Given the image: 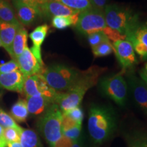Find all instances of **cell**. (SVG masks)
Returning a JSON list of instances; mask_svg holds the SVG:
<instances>
[{
	"label": "cell",
	"instance_id": "7c38bea8",
	"mask_svg": "<svg viewBox=\"0 0 147 147\" xmlns=\"http://www.w3.org/2000/svg\"><path fill=\"white\" fill-rule=\"evenodd\" d=\"M12 5L15 10L16 18L21 25L30 26L38 18H42L40 8L17 1H12Z\"/></svg>",
	"mask_w": 147,
	"mask_h": 147
},
{
	"label": "cell",
	"instance_id": "44dd1931",
	"mask_svg": "<svg viewBox=\"0 0 147 147\" xmlns=\"http://www.w3.org/2000/svg\"><path fill=\"white\" fill-rule=\"evenodd\" d=\"M0 21L12 24H21L16 18L15 10L10 0H0Z\"/></svg>",
	"mask_w": 147,
	"mask_h": 147
},
{
	"label": "cell",
	"instance_id": "74e56055",
	"mask_svg": "<svg viewBox=\"0 0 147 147\" xmlns=\"http://www.w3.org/2000/svg\"><path fill=\"white\" fill-rule=\"evenodd\" d=\"M0 147H7V142L3 136V127L0 125Z\"/></svg>",
	"mask_w": 147,
	"mask_h": 147
},
{
	"label": "cell",
	"instance_id": "cb8c5ba5",
	"mask_svg": "<svg viewBox=\"0 0 147 147\" xmlns=\"http://www.w3.org/2000/svg\"><path fill=\"white\" fill-rule=\"evenodd\" d=\"M73 10L83 12L92 8L91 2L88 0H57Z\"/></svg>",
	"mask_w": 147,
	"mask_h": 147
},
{
	"label": "cell",
	"instance_id": "5b68a950",
	"mask_svg": "<svg viewBox=\"0 0 147 147\" xmlns=\"http://www.w3.org/2000/svg\"><path fill=\"white\" fill-rule=\"evenodd\" d=\"M62 111L56 104H52L38 121V127L51 147L63 136L61 129Z\"/></svg>",
	"mask_w": 147,
	"mask_h": 147
},
{
	"label": "cell",
	"instance_id": "f546056e",
	"mask_svg": "<svg viewBox=\"0 0 147 147\" xmlns=\"http://www.w3.org/2000/svg\"><path fill=\"white\" fill-rule=\"evenodd\" d=\"M82 130V123L77 124L76 126L69 129L67 131H63V135L72 140L73 141H76L80 138V134Z\"/></svg>",
	"mask_w": 147,
	"mask_h": 147
},
{
	"label": "cell",
	"instance_id": "b9f144b4",
	"mask_svg": "<svg viewBox=\"0 0 147 147\" xmlns=\"http://www.w3.org/2000/svg\"><path fill=\"white\" fill-rule=\"evenodd\" d=\"M3 89L0 87V101H1V98L3 97Z\"/></svg>",
	"mask_w": 147,
	"mask_h": 147
},
{
	"label": "cell",
	"instance_id": "484cf974",
	"mask_svg": "<svg viewBox=\"0 0 147 147\" xmlns=\"http://www.w3.org/2000/svg\"><path fill=\"white\" fill-rule=\"evenodd\" d=\"M0 125L2 126L3 128L12 127L20 129L21 127L16 123L10 115H9L1 108H0Z\"/></svg>",
	"mask_w": 147,
	"mask_h": 147
},
{
	"label": "cell",
	"instance_id": "f35d334b",
	"mask_svg": "<svg viewBox=\"0 0 147 147\" xmlns=\"http://www.w3.org/2000/svg\"><path fill=\"white\" fill-rule=\"evenodd\" d=\"M72 147H86L85 145L84 144L83 140L81 138L75 141L74 144Z\"/></svg>",
	"mask_w": 147,
	"mask_h": 147
},
{
	"label": "cell",
	"instance_id": "6da1fadb",
	"mask_svg": "<svg viewBox=\"0 0 147 147\" xmlns=\"http://www.w3.org/2000/svg\"><path fill=\"white\" fill-rule=\"evenodd\" d=\"M104 70V68L93 66L87 70L81 71L80 78L74 87L65 93H57L55 104H57L62 113H65L78 107L85 93L97 83L99 77Z\"/></svg>",
	"mask_w": 147,
	"mask_h": 147
},
{
	"label": "cell",
	"instance_id": "ee69618b",
	"mask_svg": "<svg viewBox=\"0 0 147 147\" xmlns=\"http://www.w3.org/2000/svg\"><path fill=\"white\" fill-rule=\"evenodd\" d=\"M2 47V43H1V40H0V47Z\"/></svg>",
	"mask_w": 147,
	"mask_h": 147
},
{
	"label": "cell",
	"instance_id": "83f0119b",
	"mask_svg": "<svg viewBox=\"0 0 147 147\" xmlns=\"http://www.w3.org/2000/svg\"><path fill=\"white\" fill-rule=\"evenodd\" d=\"M108 40V38L106 35L103 33V32H98L93 33L90 35H88V41L90 46H91L92 50L94 49L95 47L100 45V44L103 43L104 42Z\"/></svg>",
	"mask_w": 147,
	"mask_h": 147
},
{
	"label": "cell",
	"instance_id": "7402d4cb",
	"mask_svg": "<svg viewBox=\"0 0 147 147\" xmlns=\"http://www.w3.org/2000/svg\"><path fill=\"white\" fill-rule=\"evenodd\" d=\"M19 142L22 147H42L38 134L30 129L22 127Z\"/></svg>",
	"mask_w": 147,
	"mask_h": 147
},
{
	"label": "cell",
	"instance_id": "603a6c76",
	"mask_svg": "<svg viewBox=\"0 0 147 147\" xmlns=\"http://www.w3.org/2000/svg\"><path fill=\"white\" fill-rule=\"evenodd\" d=\"M80 12L67 16H55L52 18V26L55 29H64L71 26H75L78 22Z\"/></svg>",
	"mask_w": 147,
	"mask_h": 147
},
{
	"label": "cell",
	"instance_id": "277c9868",
	"mask_svg": "<svg viewBox=\"0 0 147 147\" xmlns=\"http://www.w3.org/2000/svg\"><path fill=\"white\" fill-rule=\"evenodd\" d=\"M106 25L127 37L140 24L138 15L127 7L106 5L104 9Z\"/></svg>",
	"mask_w": 147,
	"mask_h": 147
},
{
	"label": "cell",
	"instance_id": "e0dca14e",
	"mask_svg": "<svg viewBox=\"0 0 147 147\" xmlns=\"http://www.w3.org/2000/svg\"><path fill=\"white\" fill-rule=\"evenodd\" d=\"M21 24H12L0 21V40L10 56H12V45L16 33L21 26Z\"/></svg>",
	"mask_w": 147,
	"mask_h": 147
},
{
	"label": "cell",
	"instance_id": "4fadbf2b",
	"mask_svg": "<svg viewBox=\"0 0 147 147\" xmlns=\"http://www.w3.org/2000/svg\"><path fill=\"white\" fill-rule=\"evenodd\" d=\"M129 85L135 102L144 111L147 113V87L143 80L134 74L128 77Z\"/></svg>",
	"mask_w": 147,
	"mask_h": 147
},
{
	"label": "cell",
	"instance_id": "ba28073f",
	"mask_svg": "<svg viewBox=\"0 0 147 147\" xmlns=\"http://www.w3.org/2000/svg\"><path fill=\"white\" fill-rule=\"evenodd\" d=\"M23 93L26 97L45 95L54 101L57 92L48 85L42 74H35L25 78Z\"/></svg>",
	"mask_w": 147,
	"mask_h": 147
},
{
	"label": "cell",
	"instance_id": "ab89813d",
	"mask_svg": "<svg viewBox=\"0 0 147 147\" xmlns=\"http://www.w3.org/2000/svg\"><path fill=\"white\" fill-rule=\"evenodd\" d=\"M140 76L147 87V74L144 71V69L140 71Z\"/></svg>",
	"mask_w": 147,
	"mask_h": 147
},
{
	"label": "cell",
	"instance_id": "bcb514c9",
	"mask_svg": "<svg viewBox=\"0 0 147 147\" xmlns=\"http://www.w3.org/2000/svg\"><path fill=\"white\" fill-rule=\"evenodd\" d=\"M88 1H89L90 2H91V1H92V0H88Z\"/></svg>",
	"mask_w": 147,
	"mask_h": 147
},
{
	"label": "cell",
	"instance_id": "8fae6325",
	"mask_svg": "<svg viewBox=\"0 0 147 147\" xmlns=\"http://www.w3.org/2000/svg\"><path fill=\"white\" fill-rule=\"evenodd\" d=\"M16 61L18 63L19 70L23 73L25 78L35 74H41L44 69L43 66L40 65L28 47Z\"/></svg>",
	"mask_w": 147,
	"mask_h": 147
},
{
	"label": "cell",
	"instance_id": "d6986e66",
	"mask_svg": "<svg viewBox=\"0 0 147 147\" xmlns=\"http://www.w3.org/2000/svg\"><path fill=\"white\" fill-rule=\"evenodd\" d=\"M27 38H28L27 31L23 25H21L16 33L12 42V56H11L12 59L16 60V59L27 47Z\"/></svg>",
	"mask_w": 147,
	"mask_h": 147
},
{
	"label": "cell",
	"instance_id": "9a60e30c",
	"mask_svg": "<svg viewBox=\"0 0 147 147\" xmlns=\"http://www.w3.org/2000/svg\"><path fill=\"white\" fill-rule=\"evenodd\" d=\"M25 76L19 69L0 74V87L10 91L23 93Z\"/></svg>",
	"mask_w": 147,
	"mask_h": 147
},
{
	"label": "cell",
	"instance_id": "e575fe53",
	"mask_svg": "<svg viewBox=\"0 0 147 147\" xmlns=\"http://www.w3.org/2000/svg\"><path fill=\"white\" fill-rule=\"evenodd\" d=\"M12 1H17L20 2L25 3V4L32 5L36 8H40L44 3L47 2V0H12Z\"/></svg>",
	"mask_w": 147,
	"mask_h": 147
},
{
	"label": "cell",
	"instance_id": "836d02e7",
	"mask_svg": "<svg viewBox=\"0 0 147 147\" xmlns=\"http://www.w3.org/2000/svg\"><path fill=\"white\" fill-rule=\"evenodd\" d=\"M74 142L72 140L63 135L57 142L53 145V147H72Z\"/></svg>",
	"mask_w": 147,
	"mask_h": 147
},
{
	"label": "cell",
	"instance_id": "ac0fdd59",
	"mask_svg": "<svg viewBox=\"0 0 147 147\" xmlns=\"http://www.w3.org/2000/svg\"><path fill=\"white\" fill-rule=\"evenodd\" d=\"M27 108L29 114L33 115H38L44 113L54 101L45 95H37L27 97Z\"/></svg>",
	"mask_w": 147,
	"mask_h": 147
},
{
	"label": "cell",
	"instance_id": "8d00e7d4",
	"mask_svg": "<svg viewBox=\"0 0 147 147\" xmlns=\"http://www.w3.org/2000/svg\"><path fill=\"white\" fill-rule=\"evenodd\" d=\"M130 147H147V138H139L132 142Z\"/></svg>",
	"mask_w": 147,
	"mask_h": 147
},
{
	"label": "cell",
	"instance_id": "60d3db41",
	"mask_svg": "<svg viewBox=\"0 0 147 147\" xmlns=\"http://www.w3.org/2000/svg\"><path fill=\"white\" fill-rule=\"evenodd\" d=\"M7 147H22L20 142H16L12 143H9L7 144Z\"/></svg>",
	"mask_w": 147,
	"mask_h": 147
},
{
	"label": "cell",
	"instance_id": "8992f818",
	"mask_svg": "<svg viewBox=\"0 0 147 147\" xmlns=\"http://www.w3.org/2000/svg\"><path fill=\"white\" fill-rule=\"evenodd\" d=\"M125 69L113 76L106 77L100 82V91L119 106H124L127 96L128 87L123 74Z\"/></svg>",
	"mask_w": 147,
	"mask_h": 147
},
{
	"label": "cell",
	"instance_id": "7a4b0ae2",
	"mask_svg": "<svg viewBox=\"0 0 147 147\" xmlns=\"http://www.w3.org/2000/svg\"><path fill=\"white\" fill-rule=\"evenodd\" d=\"M115 115L110 108L95 105L90 108L88 130L95 143L102 144L106 142L115 131Z\"/></svg>",
	"mask_w": 147,
	"mask_h": 147
},
{
	"label": "cell",
	"instance_id": "5bb4252c",
	"mask_svg": "<svg viewBox=\"0 0 147 147\" xmlns=\"http://www.w3.org/2000/svg\"><path fill=\"white\" fill-rule=\"evenodd\" d=\"M42 18H50L55 16H67L75 14L79 11L73 10L57 1H49L40 8Z\"/></svg>",
	"mask_w": 147,
	"mask_h": 147
},
{
	"label": "cell",
	"instance_id": "ffe728a7",
	"mask_svg": "<svg viewBox=\"0 0 147 147\" xmlns=\"http://www.w3.org/2000/svg\"><path fill=\"white\" fill-rule=\"evenodd\" d=\"M29 114L26 100L24 99H18L11 107L10 115L16 122H25Z\"/></svg>",
	"mask_w": 147,
	"mask_h": 147
},
{
	"label": "cell",
	"instance_id": "f6af8a7d",
	"mask_svg": "<svg viewBox=\"0 0 147 147\" xmlns=\"http://www.w3.org/2000/svg\"><path fill=\"white\" fill-rule=\"evenodd\" d=\"M48 1H57V0H47Z\"/></svg>",
	"mask_w": 147,
	"mask_h": 147
},
{
	"label": "cell",
	"instance_id": "4316f807",
	"mask_svg": "<svg viewBox=\"0 0 147 147\" xmlns=\"http://www.w3.org/2000/svg\"><path fill=\"white\" fill-rule=\"evenodd\" d=\"M21 129L22 127L20 129L12 127L3 128V136L6 141L7 144L9 143L19 142Z\"/></svg>",
	"mask_w": 147,
	"mask_h": 147
},
{
	"label": "cell",
	"instance_id": "4dcf8cb0",
	"mask_svg": "<svg viewBox=\"0 0 147 147\" xmlns=\"http://www.w3.org/2000/svg\"><path fill=\"white\" fill-rule=\"evenodd\" d=\"M19 69L17 61L14 59H12L5 63L0 65V74L12 72Z\"/></svg>",
	"mask_w": 147,
	"mask_h": 147
},
{
	"label": "cell",
	"instance_id": "1f68e13d",
	"mask_svg": "<svg viewBox=\"0 0 147 147\" xmlns=\"http://www.w3.org/2000/svg\"><path fill=\"white\" fill-rule=\"evenodd\" d=\"M63 113H65L67 115H68L70 118L76 121L77 123H82L84 118L83 111H82V108L80 106H78V107L74 108L72 110H70L69 111Z\"/></svg>",
	"mask_w": 147,
	"mask_h": 147
},
{
	"label": "cell",
	"instance_id": "d6a6232c",
	"mask_svg": "<svg viewBox=\"0 0 147 147\" xmlns=\"http://www.w3.org/2000/svg\"><path fill=\"white\" fill-rule=\"evenodd\" d=\"M82 123H77L76 121L73 120L70 118L68 115H67L65 113H62V121H61V129L62 133L63 131H67L69 129L72 128L73 127L76 126L77 124Z\"/></svg>",
	"mask_w": 147,
	"mask_h": 147
},
{
	"label": "cell",
	"instance_id": "f1b7e54d",
	"mask_svg": "<svg viewBox=\"0 0 147 147\" xmlns=\"http://www.w3.org/2000/svg\"><path fill=\"white\" fill-rule=\"evenodd\" d=\"M103 33L106 35V36L107 37L108 39L110 40V41L115 42L119 40H126V36L124 35H122L120 34L119 32H117V30L110 28V27L106 26L105 28L102 30Z\"/></svg>",
	"mask_w": 147,
	"mask_h": 147
},
{
	"label": "cell",
	"instance_id": "9c48e42d",
	"mask_svg": "<svg viewBox=\"0 0 147 147\" xmlns=\"http://www.w3.org/2000/svg\"><path fill=\"white\" fill-rule=\"evenodd\" d=\"M113 51L123 69L129 68L138 63L132 44L128 40H119L113 44Z\"/></svg>",
	"mask_w": 147,
	"mask_h": 147
},
{
	"label": "cell",
	"instance_id": "7bdbcfd3",
	"mask_svg": "<svg viewBox=\"0 0 147 147\" xmlns=\"http://www.w3.org/2000/svg\"><path fill=\"white\" fill-rule=\"evenodd\" d=\"M144 71H145V72H146V74H147V63L145 64V65H144Z\"/></svg>",
	"mask_w": 147,
	"mask_h": 147
},
{
	"label": "cell",
	"instance_id": "d4e9b609",
	"mask_svg": "<svg viewBox=\"0 0 147 147\" xmlns=\"http://www.w3.org/2000/svg\"><path fill=\"white\" fill-rule=\"evenodd\" d=\"M95 57H102L108 56L113 52V47L110 40H106L92 50Z\"/></svg>",
	"mask_w": 147,
	"mask_h": 147
},
{
	"label": "cell",
	"instance_id": "2e32d148",
	"mask_svg": "<svg viewBox=\"0 0 147 147\" xmlns=\"http://www.w3.org/2000/svg\"><path fill=\"white\" fill-rule=\"evenodd\" d=\"M49 31V26L47 24L40 25L37 27L33 32L29 34V38L32 40L33 46L31 48V51L37 59L40 65L44 67V62L42 59L41 47L43 44L48 33Z\"/></svg>",
	"mask_w": 147,
	"mask_h": 147
},
{
	"label": "cell",
	"instance_id": "52a82bcc",
	"mask_svg": "<svg viewBox=\"0 0 147 147\" xmlns=\"http://www.w3.org/2000/svg\"><path fill=\"white\" fill-rule=\"evenodd\" d=\"M106 26L104 11L92 8L80 12L75 27L79 33L88 36L93 33L102 32Z\"/></svg>",
	"mask_w": 147,
	"mask_h": 147
},
{
	"label": "cell",
	"instance_id": "30bf717a",
	"mask_svg": "<svg viewBox=\"0 0 147 147\" xmlns=\"http://www.w3.org/2000/svg\"><path fill=\"white\" fill-rule=\"evenodd\" d=\"M126 40L133 45L135 53L142 60H147V22L140 23Z\"/></svg>",
	"mask_w": 147,
	"mask_h": 147
},
{
	"label": "cell",
	"instance_id": "3957f363",
	"mask_svg": "<svg viewBox=\"0 0 147 147\" xmlns=\"http://www.w3.org/2000/svg\"><path fill=\"white\" fill-rule=\"evenodd\" d=\"M81 71L63 64H53L44 68L41 74L53 90L57 93H65L77 83Z\"/></svg>",
	"mask_w": 147,
	"mask_h": 147
},
{
	"label": "cell",
	"instance_id": "d590c367",
	"mask_svg": "<svg viewBox=\"0 0 147 147\" xmlns=\"http://www.w3.org/2000/svg\"><path fill=\"white\" fill-rule=\"evenodd\" d=\"M107 3V0H92L91 5L92 8L96 9L97 10L104 11Z\"/></svg>",
	"mask_w": 147,
	"mask_h": 147
}]
</instances>
